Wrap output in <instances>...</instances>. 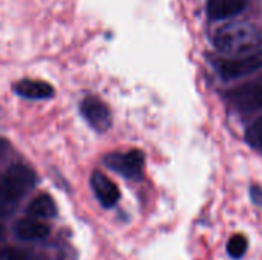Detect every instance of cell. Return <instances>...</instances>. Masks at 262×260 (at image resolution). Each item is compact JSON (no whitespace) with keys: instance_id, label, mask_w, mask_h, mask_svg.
<instances>
[{"instance_id":"2","label":"cell","mask_w":262,"mask_h":260,"mask_svg":"<svg viewBox=\"0 0 262 260\" xmlns=\"http://www.w3.org/2000/svg\"><path fill=\"white\" fill-rule=\"evenodd\" d=\"M35 182V173L21 164H15L0 173V218L12 215L18 202L34 188Z\"/></svg>"},{"instance_id":"15","label":"cell","mask_w":262,"mask_h":260,"mask_svg":"<svg viewBox=\"0 0 262 260\" xmlns=\"http://www.w3.org/2000/svg\"><path fill=\"white\" fill-rule=\"evenodd\" d=\"M250 198L256 205H262V188L258 185H253L250 188Z\"/></svg>"},{"instance_id":"3","label":"cell","mask_w":262,"mask_h":260,"mask_svg":"<svg viewBox=\"0 0 262 260\" xmlns=\"http://www.w3.org/2000/svg\"><path fill=\"white\" fill-rule=\"evenodd\" d=\"M262 67V48L236 57H229L216 61V70L224 80H236L252 75Z\"/></svg>"},{"instance_id":"12","label":"cell","mask_w":262,"mask_h":260,"mask_svg":"<svg viewBox=\"0 0 262 260\" xmlns=\"http://www.w3.org/2000/svg\"><path fill=\"white\" fill-rule=\"evenodd\" d=\"M249 248V241L244 234H235L227 242V253L233 259H241Z\"/></svg>"},{"instance_id":"4","label":"cell","mask_w":262,"mask_h":260,"mask_svg":"<svg viewBox=\"0 0 262 260\" xmlns=\"http://www.w3.org/2000/svg\"><path fill=\"white\" fill-rule=\"evenodd\" d=\"M229 103L239 112H256L262 109V77L247 81L227 92Z\"/></svg>"},{"instance_id":"16","label":"cell","mask_w":262,"mask_h":260,"mask_svg":"<svg viewBox=\"0 0 262 260\" xmlns=\"http://www.w3.org/2000/svg\"><path fill=\"white\" fill-rule=\"evenodd\" d=\"M6 150V143L3 139H0V156L3 155V152Z\"/></svg>"},{"instance_id":"1","label":"cell","mask_w":262,"mask_h":260,"mask_svg":"<svg viewBox=\"0 0 262 260\" xmlns=\"http://www.w3.org/2000/svg\"><path fill=\"white\" fill-rule=\"evenodd\" d=\"M213 44L229 57L244 55L262 46L259 29L246 21H230L215 31Z\"/></svg>"},{"instance_id":"10","label":"cell","mask_w":262,"mask_h":260,"mask_svg":"<svg viewBox=\"0 0 262 260\" xmlns=\"http://www.w3.org/2000/svg\"><path fill=\"white\" fill-rule=\"evenodd\" d=\"M14 233L21 241H38L45 239L51 233V228L35 219H21L14 225Z\"/></svg>"},{"instance_id":"8","label":"cell","mask_w":262,"mask_h":260,"mask_svg":"<svg viewBox=\"0 0 262 260\" xmlns=\"http://www.w3.org/2000/svg\"><path fill=\"white\" fill-rule=\"evenodd\" d=\"M249 0H209L207 14L213 20H226L238 15L247 8Z\"/></svg>"},{"instance_id":"5","label":"cell","mask_w":262,"mask_h":260,"mask_svg":"<svg viewBox=\"0 0 262 260\" xmlns=\"http://www.w3.org/2000/svg\"><path fill=\"white\" fill-rule=\"evenodd\" d=\"M104 164L126 179L138 181L141 179L144 170V155L140 150L117 152L107 155L104 158Z\"/></svg>"},{"instance_id":"17","label":"cell","mask_w":262,"mask_h":260,"mask_svg":"<svg viewBox=\"0 0 262 260\" xmlns=\"http://www.w3.org/2000/svg\"><path fill=\"white\" fill-rule=\"evenodd\" d=\"M3 236H5V228H3V225H0V241L3 239Z\"/></svg>"},{"instance_id":"7","label":"cell","mask_w":262,"mask_h":260,"mask_svg":"<svg viewBox=\"0 0 262 260\" xmlns=\"http://www.w3.org/2000/svg\"><path fill=\"white\" fill-rule=\"evenodd\" d=\"M91 187L95 198L104 208H112L120 201V190L114 181H111L104 173L94 172L91 176Z\"/></svg>"},{"instance_id":"11","label":"cell","mask_w":262,"mask_h":260,"mask_svg":"<svg viewBox=\"0 0 262 260\" xmlns=\"http://www.w3.org/2000/svg\"><path fill=\"white\" fill-rule=\"evenodd\" d=\"M26 213L34 219H51L57 216V207L51 196L40 195L28 205Z\"/></svg>"},{"instance_id":"13","label":"cell","mask_w":262,"mask_h":260,"mask_svg":"<svg viewBox=\"0 0 262 260\" xmlns=\"http://www.w3.org/2000/svg\"><path fill=\"white\" fill-rule=\"evenodd\" d=\"M246 139L253 149L262 152V116H259L256 121H253V124L247 129Z\"/></svg>"},{"instance_id":"14","label":"cell","mask_w":262,"mask_h":260,"mask_svg":"<svg viewBox=\"0 0 262 260\" xmlns=\"http://www.w3.org/2000/svg\"><path fill=\"white\" fill-rule=\"evenodd\" d=\"M0 260H34V256L18 247H5L0 250Z\"/></svg>"},{"instance_id":"6","label":"cell","mask_w":262,"mask_h":260,"mask_svg":"<svg viewBox=\"0 0 262 260\" xmlns=\"http://www.w3.org/2000/svg\"><path fill=\"white\" fill-rule=\"evenodd\" d=\"M80 110L83 118L97 132H104L111 127V112L101 100L95 97H88L81 101Z\"/></svg>"},{"instance_id":"9","label":"cell","mask_w":262,"mask_h":260,"mask_svg":"<svg viewBox=\"0 0 262 260\" xmlns=\"http://www.w3.org/2000/svg\"><path fill=\"white\" fill-rule=\"evenodd\" d=\"M14 92L28 100H46L54 95L51 84L37 80H23L14 86Z\"/></svg>"}]
</instances>
